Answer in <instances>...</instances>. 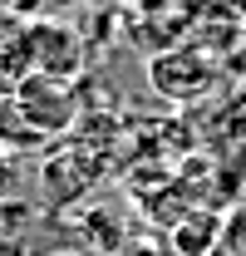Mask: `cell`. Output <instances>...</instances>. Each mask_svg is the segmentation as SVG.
<instances>
[{
  "label": "cell",
  "instance_id": "3957f363",
  "mask_svg": "<svg viewBox=\"0 0 246 256\" xmlns=\"http://www.w3.org/2000/svg\"><path fill=\"white\" fill-rule=\"evenodd\" d=\"M0 79L25 84L30 79V20L0 0Z\"/></svg>",
  "mask_w": 246,
  "mask_h": 256
},
{
  "label": "cell",
  "instance_id": "5b68a950",
  "mask_svg": "<svg viewBox=\"0 0 246 256\" xmlns=\"http://www.w3.org/2000/svg\"><path fill=\"white\" fill-rule=\"evenodd\" d=\"M118 256H178L172 246H158V242H128Z\"/></svg>",
  "mask_w": 246,
  "mask_h": 256
},
{
  "label": "cell",
  "instance_id": "ba28073f",
  "mask_svg": "<svg viewBox=\"0 0 246 256\" xmlns=\"http://www.w3.org/2000/svg\"><path fill=\"white\" fill-rule=\"evenodd\" d=\"M64 256H74V252H64Z\"/></svg>",
  "mask_w": 246,
  "mask_h": 256
},
{
  "label": "cell",
  "instance_id": "6da1fadb",
  "mask_svg": "<svg viewBox=\"0 0 246 256\" xmlns=\"http://www.w3.org/2000/svg\"><path fill=\"white\" fill-rule=\"evenodd\" d=\"M148 74H153V89L162 98H178V104H192V98H202L207 89L216 84V64L197 50V44H178V50H168V54H158L148 64Z\"/></svg>",
  "mask_w": 246,
  "mask_h": 256
},
{
  "label": "cell",
  "instance_id": "52a82bcc",
  "mask_svg": "<svg viewBox=\"0 0 246 256\" xmlns=\"http://www.w3.org/2000/svg\"><path fill=\"white\" fill-rule=\"evenodd\" d=\"M212 256H226V252H212Z\"/></svg>",
  "mask_w": 246,
  "mask_h": 256
},
{
  "label": "cell",
  "instance_id": "7a4b0ae2",
  "mask_svg": "<svg viewBox=\"0 0 246 256\" xmlns=\"http://www.w3.org/2000/svg\"><path fill=\"white\" fill-rule=\"evenodd\" d=\"M84 69V40L69 30V25H54V20H34L30 25V74L34 79H74Z\"/></svg>",
  "mask_w": 246,
  "mask_h": 256
},
{
  "label": "cell",
  "instance_id": "277c9868",
  "mask_svg": "<svg viewBox=\"0 0 246 256\" xmlns=\"http://www.w3.org/2000/svg\"><path fill=\"white\" fill-rule=\"evenodd\" d=\"M15 178H20V172H15V153L0 148V202H5V192L15 188Z\"/></svg>",
  "mask_w": 246,
  "mask_h": 256
},
{
  "label": "cell",
  "instance_id": "8992f818",
  "mask_svg": "<svg viewBox=\"0 0 246 256\" xmlns=\"http://www.w3.org/2000/svg\"><path fill=\"white\" fill-rule=\"evenodd\" d=\"M226 10H232L236 20H246V0H226Z\"/></svg>",
  "mask_w": 246,
  "mask_h": 256
}]
</instances>
